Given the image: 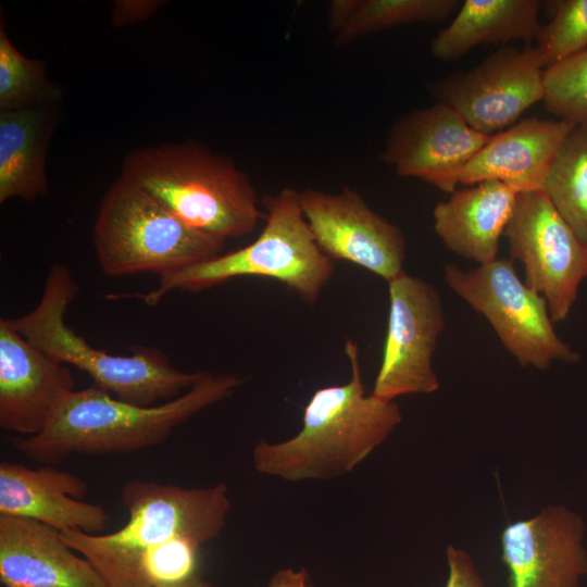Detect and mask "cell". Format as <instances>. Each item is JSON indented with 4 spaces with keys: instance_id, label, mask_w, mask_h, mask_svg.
I'll return each instance as SVG.
<instances>
[{
    "instance_id": "obj_18",
    "label": "cell",
    "mask_w": 587,
    "mask_h": 587,
    "mask_svg": "<svg viewBox=\"0 0 587 587\" xmlns=\"http://www.w3.org/2000/svg\"><path fill=\"white\" fill-rule=\"evenodd\" d=\"M575 125L525 118L490 136L460 174L461 185L498 180L519 192L542 190L563 141Z\"/></svg>"
},
{
    "instance_id": "obj_3",
    "label": "cell",
    "mask_w": 587,
    "mask_h": 587,
    "mask_svg": "<svg viewBox=\"0 0 587 587\" xmlns=\"http://www.w3.org/2000/svg\"><path fill=\"white\" fill-rule=\"evenodd\" d=\"M121 497L129 517L120 529L107 534L60 532L92 564L107 587H150L142 574L149 550L176 537L202 546L221 535L230 510L224 483L185 488L133 479L123 486Z\"/></svg>"
},
{
    "instance_id": "obj_12",
    "label": "cell",
    "mask_w": 587,
    "mask_h": 587,
    "mask_svg": "<svg viewBox=\"0 0 587 587\" xmlns=\"http://www.w3.org/2000/svg\"><path fill=\"white\" fill-rule=\"evenodd\" d=\"M300 203L319 248L330 260L351 262L387 283L405 273L403 232L375 212L357 190L307 188L300 191Z\"/></svg>"
},
{
    "instance_id": "obj_26",
    "label": "cell",
    "mask_w": 587,
    "mask_h": 587,
    "mask_svg": "<svg viewBox=\"0 0 587 587\" xmlns=\"http://www.w3.org/2000/svg\"><path fill=\"white\" fill-rule=\"evenodd\" d=\"M536 40L546 67L587 48V0L557 1Z\"/></svg>"
},
{
    "instance_id": "obj_27",
    "label": "cell",
    "mask_w": 587,
    "mask_h": 587,
    "mask_svg": "<svg viewBox=\"0 0 587 587\" xmlns=\"http://www.w3.org/2000/svg\"><path fill=\"white\" fill-rule=\"evenodd\" d=\"M200 545L183 537L172 538L149 550L142 574L150 587L180 584L197 575Z\"/></svg>"
},
{
    "instance_id": "obj_8",
    "label": "cell",
    "mask_w": 587,
    "mask_h": 587,
    "mask_svg": "<svg viewBox=\"0 0 587 587\" xmlns=\"http://www.w3.org/2000/svg\"><path fill=\"white\" fill-rule=\"evenodd\" d=\"M445 280L489 322L521 365L546 370L554 361L580 360L579 352L555 333L545 298L520 279L510 260L497 259L469 271L448 264Z\"/></svg>"
},
{
    "instance_id": "obj_28",
    "label": "cell",
    "mask_w": 587,
    "mask_h": 587,
    "mask_svg": "<svg viewBox=\"0 0 587 587\" xmlns=\"http://www.w3.org/2000/svg\"><path fill=\"white\" fill-rule=\"evenodd\" d=\"M448 577L445 587H486L471 554L449 545L446 550Z\"/></svg>"
},
{
    "instance_id": "obj_4",
    "label": "cell",
    "mask_w": 587,
    "mask_h": 587,
    "mask_svg": "<svg viewBox=\"0 0 587 587\" xmlns=\"http://www.w3.org/2000/svg\"><path fill=\"white\" fill-rule=\"evenodd\" d=\"M121 176L187 225L225 241L251 234L264 218L248 174L195 139L133 149Z\"/></svg>"
},
{
    "instance_id": "obj_14",
    "label": "cell",
    "mask_w": 587,
    "mask_h": 587,
    "mask_svg": "<svg viewBox=\"0 0 587 587\" xmlns=\"http://www.w3.org/2000/svg\"><path fill=\"white\" fill-rule=\"evenodd\" d=\"M586 524L559 505L509 523L500 535L508 587H580L587 576Z\"/></svg>"
},
{
    "instance_id": "obj_16",
    "label": "cell",
    "mask_w": 587,
    "mask_h": 587,
    "mask_svg": "<svg viewBox=\"0 0 587 587\" xmlns=\"http://www.w3.org/2000/svg\"><path fill=\"white\" fill-rule=\"evenodd\" d=\"M87 492V483L67 471L0 463L2 516L37 521L60 532L99 534L107 528L110 516L102 505L82 500Z\"/></svg>"
},
{
    "instance_id": "obj_29",
    "label": "cell",
    "mask_w": 587,
    "mask_h": 587,
    "mask_svg": "<svg viewBox=\"0 0 587 587\" xmlns=\"http://www.w3.org/2000/svg\"><path fill=\"white\" fill-rule=\"evenodd\" d=\"M165 3L163 0H116L111 12V24L123 28L152 17Z\"/></svg>"
},
{
    "instance_id": "obj_22",
    "label": "cell",
    "mask_w": 587,
    "mask_h": 587,
    "mask_svg": "<svg viewBox=\"0 0 587 587\" xmlns=\"http://www.w3.org/2000/svg\"><path fill=\"white\" fill-rule=\"evenodd\" d=\"M458 7L457 0H333L327 26L336 46H348L400 25L444 21Z\"/></svg>"
},
{
    "instance_id": "obj_9",
    "label": "cell",
    "mask_w": 587,
    "mask_h": 587,
    "mask_svg": "<svg viewBox=\"0 0 587 587\" xmlns=\"http://www.w3.org/2000/svg\"><path fill=\"white\" fill-rule=\"evenodd\" d=\"M503 235L524 266V283L545 298L553 323L565 321L587 277V243L544 190L517 193Z\"/></svg>"
},
{
    "instance_id": "obj_7",
    "label": "cell",
    "mask_w": 587,
    "mask_h": 587,
    "mask_svg": "<svg viewBox=\"0 0 587 587\" xmlns=\"http://www.w3.org/2000/svg\"><path fill=\"white\" fill-rule=\"evenodd\" d=\"M92 243L109 277L160 275L221 254L225 240L187 225L146 190L120 176L103 195Z\"/></svg>"
},
{
    "instance_id": "obj_15",
    "label": "cell",
    "mask_w": 587,
    "mask_h": 587,
    "mask_svg": "<svg viewBox=\"0 0 587 587\" xmlns=\"http://www.w3.org/2000/svg\"><path fill=\"white\" fill-rule=\"evenodd\" d=\"M71 371L0 320V427L41 433L75 390Z\"/></svg>"
},
{
    "instance_id": "obj_17",
    "label": "cell",
    "mask_w": 587,
    "mask_h": 587,
    "mask_svg": "<svg viewBox=\"0 0 587 587\" xmlns=\"http://www.w3.org/2000/svg\"><path fill=\"white\" fill-rule=\"evenodd\" d=\"M0 582L4 587H107L60 530L37 521L0 515Z\"/></svg>"
},
{
    "instance_id": "obj_23",
    "label": "cell",
    "mask_w": 587,
    "mask_h": 587,
    "mask_svg": "<svg viewBox=\"0 0 587 587\" xmlns=\"http://www.w3.org/2000/svg\"><path fill=\"white\" fill-rule=\"evenodd\" d=\"M542 190L587 243V124L575 125L546 176Z\"/></svg>"
},
{
    "instance_id": "obj_10",
    "label": "cell",
    "mask_w": 587,
    "mask_h": 587,
    "mask_svg": "<svg viewBox=\"0 0 587 587\" xmlns=\"http://www.w3.org/2000/svg\"><path fill=\"white\" fill-rule=\"evenodd\" d=\"M545 66L536 47L500 48L472 70L430 83L428 90L474 130L492 136L544 101Z\"/></svg>"
},
{
    "instance_id": "obj_21",
    "label": "cell",
    "mask_w": 587,
    "mask_h": 587,
    "mask_svg": "<svg viewBox=\"0 0 587 587\" xmlns=\"http://www.w3.org/2000/svg\"><path fill=\"white\" fill-rule=\"evenodd\" d=\"M538 0H465L452 22L432 40L430 52L455 60L483 43L523 40L527 45L542 28Z\"/></svg>"
},
{
    "instance_id": "obj_24",
    "label": "cell",
    "mask_w": 587,
    "mask_h": 587,
    "mask_svg": "<svg viewBox=\"0 0 587 587\" xmlns=\"http://www.w3.org/2000/svg\"><path fill=\"white\" fill-rule=\"evenodd\" d=\"M62 95V88L48 77L45 63L27 58L12 43L1 13L0 111L58 103Z\"/></svg>"
},
{
    "instance_id": "obj_5",
    "label": "cell",
    "mask_w": 587,
    "mask_h": 587,
    "mask_svg": "<svg viewBox=\"0 0 587 587\" xmlns=\"http://www.w3.org/2000/svg\"><path fill=\"white\" fill-rule=\"evenodd\" d=\"M79 286L68 267L52 264L36 307L8 324L42 352L87 373L93 385L115 398L141 407L173 400L189 390L205 371L185 372L171 364L160 349L132 346L117 355L92 347L65 321Z\"/></svg>"
},
{
    "instance_id": "obj_11",
    "label": "cell",
    "mask_w": 587,
    "mask_h": 587,
    "mask_svg": "<svg viewBox=\"0 0 587 587\" xmlns=\"http://www.w3.org/2000/svg\"><path fill=\"white\" fill-rule=\"evenodd\" d=\"M389 313L382 363L372 395L395 400L433 394L439 380L433 355L446 321L437 289L403 273L388 283Z\"/></svg>"
},
{
    "instance_id": "obj_1",
    "label": "cell",
    "mask_w": 587,
    "mask_h": 587,
    "mask_svg": "<svg viewBox=\"0 0 587 587\" xmlns=\"http://www.w3.org/2000/svg\"><path fill=\"white\" fill-rule=\"evenodd\" d=\"M242 383L237 374L205 372L182 396L152 407L125 402L92 385L74 390L41 433L15 437L12 445L45 465L74 454L137 452L162 444L177 426L229 398Z\"/></svg>"
},
{
    "instance_id": "obj_20",
    "label": "cell",
    "mask_w": 587,
    "mask_h": 587,
    "mask_svg": "<svg viewBox=\"0 0 587 587\" xmlns=\"http://www.w3.org/2000/svg\"><path fill=\"white\" fill-rule=\"evenodd\" d=\"M61 118L58 103L0 111V203L27 202L49 189L47 157Z\"/></svg>"
},
{
    "instance_id": "obj_31",
    "label": "cell",
    "mask_w": 587,
    "mask_h": 587,
    "mask_svg": "<svg viewBox=\"0 0 587 587\" xmlns=\"http://www.w3.org/2000/svg\"><path fill=\"white\" fill-rule=\"evenodd\" d=\"M163 587H215V586L197 574L180 584L172 585V586H163Z\"/></svg>"
},
{
    "instance_id": "obj_25",
    "label": "cell",
    "mask_w": 587,
    "mask_h": 587,
    "mask_svg": "<svg viewBox=\"0 0 587 587\" xmlns=\"http://www.w3.org/2000/svg\"><path fill=\"white\" fill-rule=\"evenodd\" d=\"M544 103L558 120L587 124V48L547 66Z\"/></svg>"
},
{
    "instance_id": "obj_6",
    "label": "cell",
    "mask_w": 587,
    "mask_h": 587,
    "mask_svg": "<svg viewBox=\"0 0 587 587\" xmlns=\"http://www.w3.org/2000/svg\"><path fill=\"white\" fill-rule=\"evenodd\" d=\"M265 224L248 246L159 276L158 286L136 297L150 307L173 290L200 291L242 276L278 280L314 304L333 275V261L319 248L304 217L300 191L284 187L262 199Z\"/></svg>"
},
{
    "instance_id": "obj_2",
    "label": "cell",
    "mask_w": 587,
    "mask_h": 587,
    "mask_svg": "<svg viewBox=\"0 0 587 587\" xmlns=\"http://www.w3.org/2000/svg\"><path fill=\"white\" fill-rule=\"evenodd\" d=\"M345 352L349 380L312 395L294 437L255 444L252 462L259 473L288 482L338 478L353 471L401 423L395 400L365 394L358 345L347 340Z\"/></svg>"
},
{
    "instance_id": "obj_30",
    "label": "cell",
    "mask_w": 587,
    "mask_h": 587,
    "mask_svg": "<svg viewBox=\"0 0 587 587\" xmlns=\"http://www.w3.org/2000/svg\"><path fill=\"white\" fill-rule=\"evenodd\" d=\"M268 587H310L305 570L282 569L273 574Z\"/></svg>"
},
{
    "instance_id": "obj_13",
    "label": "cell",
    "mask_w": 587,
    "mask_h": 587,
    "mask_svg": "<svg viewBox=\"0 0 587 587\" xmlns=\"http://www.w3.org/2000/svg\"><path fill=\"white\" fill-rule=\"evenodd\" d=\"M489 138L470 127L453 109L436 102L391 125L380 159L400 176L420 178L452 193L461 172Z\"/></svg>"
},
{
    "instance_id": "obj_19",
    "label": "cell",
    "mask_w": 587,
    "mask_h": 587,
    "mask_svg": "<svg viewBox=\"0 0 587 587\" xmlns=\"http://www.w3.org/2000/svg\"><path fill=\"white\" fill-rule=\"evenodd\" d=\"M517 192L498 180L455 189L434 211V229L444 245L478 265L498 259L499 240L512 217Z\"/></svg>"
}]
</instances>
